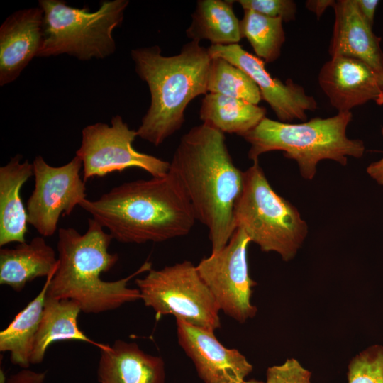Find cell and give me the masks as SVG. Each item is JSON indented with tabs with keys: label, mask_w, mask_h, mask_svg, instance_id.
<instances>
[{
	"label": "cell",
	"mask_w": 383,
	"mask_h": 383,
	"mask_svg": "<svg viewBox=\"0 0 383 383\" xmlns=\"http://www.w3.org/2000/svg\"><path fill=\"white\" fill-rule=\"evenodd\" d=\"M170 171L207 228L211 253L218 252L236 229L233 211L243 187V172L234 165L224 133L204 123L192 128L181 138Z\"/></svg>",
	"instance_id": "cell-1"
},
{
	"label": "cell",
	"mask_w": 383,
	"mask_h": 383,
	"mask_svg": "<svg viewBox=\"0 0 383 383\" xmlns=\"http://www.w3.org/2000/svg\"><path fill=\"white\" fill-rule=\"evenodd\" d=\"M79 206L123 243H160L187 235L195 223L192 207L175 176L126 182Z\"/></svg>",
	"instance_id": "cell-2"
},
{
	"label": "cell",
	"mask_w": 383,
	"mask_h": 383,
	"mask_svg": "<svg viewBox=\"0 0 383 383\" xmlns=\"http://www.w3.org/2000/svg\"><path fill=\"white\" fill-rule=\"evenodd\" d=\"M113 238L94 218H89L84 234L73 228L58 230L57 266L52 274L46 296L76 301L82 312L99 313L141 299L138 289L128 287L134 277L152 269L146 261L131 275L104 281L101 274L109 271L118 255L109 252Z\"/></svg>",
	"instance_id": "cell-3"
},
{
	"label": "cell",
	"mask_w": 383,
	"mask_h": 383,
	"mask_svg": "<svg viewBox=\"0 0 383 383\" xmlns=\"http://www.w3.org/2000/svg\"><path fill=\"white\" fill-rule=\"evenodd\" d=\"M131 56L138 77L148 86L150 104L138 136L159 146L178 131L188 104L206 95L211 57L200 42L190 40L173 56L162 55L158 45L133 49Z\"/></svg>",
	"instance_id": "cell-4"
},
{
	"label": "cell",
	"mask_w": 383,
	"mask_h": 383,
	"mask_svg": "<svg viewBox=\"0 0 383 383\" xmlns=\"http://www.w3.org/2000/svg\"><path fill=\"white\" fill-rule=\"evenodd\" d=\"M352 118L351 111H344L293 124L265 117L242 137L250 144L249 159L255 161L265 152L282 151L284 157L297 162L301 175L311 180L322 160H333L345 166L347 156L360 158L363 155V142L346 135Z\"/></svg>",
	"instance_id": "cell-5"
},
{
	"label": "cell",
	"mask_w": 383,
	"mask_h": 383,
	"mask_svg": "<svg viewBox=\"0 0 383 383\" xmlns=\"http://www.w3.org/2000/svg\"><path fill=\"white\" fill-rule=\"evenodd\" d=\"M128 0L102 1L99 9L75 8L62 0H40L43 43L38 57L67 54L79 60L104 59L116 45L113 31L122 24Z\"/></svg>",
	"instance_id": "cell-6"
},
{
	"label": "cell",
	"mask_w": 383,
	"mask_h": 383,
	"mask_svg": "<svg viewBox=\"0 0 383 383\" xmlns=\"http://www.w3.org/2000/svg\"><path fill=\"white\" fill-rule=\"evenodd\" d=\"M243 172V187L235 205V228L243 230L262 251L291 260L301 248L308 226L298 210L269 184L258 160Z\"/></svg>",
	"instance_id": "cell-7"
},
{
	"label": "cell",
	"mask_w": 383,
	"mask_h": 383,
	"mask_svg": "<svg viewBox=\"0 0 383 383\" xmlns=\"http://www.w3.org/2000/svg\"><path fill=\"white\" fill-rule=\"evenodd\" d=\"M135 282L140 299L157 316L174 315L176 320L213 331L221 328L218 304L192 262L152 268Z\"/></svg>",
	"instance_id": "cell-8"
},
{
	"label": "cell",
	"mask_w": 383,
	"mask_h": 383,
	"mask_svg": "<svg viewBox=\"0 0 383 383\" xmlns=\"http://www.w3.org/2000/svg\"><path fill=\"white\" fill-rule=\"evenodd\" d=\"M137 136V131L131 129L119 115L111 118V126L99 122L84 127L76 151L82 162L83 180L134 167L152 177L166 174L170 162L137 151L133 147Z\"/></svg>",
	"instance_id": "cell-9"
},
{
	"label": "cell",
	"mask_w": 383,
	"mask_h": 383,
	"mask_svg": "<svg viewBox=\"0 0 383 383\" xmlns=\"http://www.w3.org/2000/svg\"><path fill=\"white\" fill-rule=\"evenodd\" d=\"M250 243L246 233L236 228L223 248L196 265L220 311L240 323L257 313L256 306L251 303L252 289L257 283L249 274L247 249Z\"/></svg>",
	"instance_id": "cell-10"
},
{
	"label": "cell",
	"mask_w": 383,
	"mask_h": 383,
	"mask_svg": "<svg viewBox=\"0 0 383 383\" xmlns=\"http://www.w3.org/2000/svg\"><path fill=\"white\" fill-rule=\"evenodd\" d=\"M34 189L26 203L28 224L43 237L52 236L61 216L70 215L86 199L81 178V159L75 155L67 164L54 167L38 155L33 161Z\"/></svg>",
	"instance_id": "cell-11"
},
{
	"label": "cell",
	"mask_w": 383,
	"mask_h": 383,
	"mask_svg": "<svg viewBox=\"0 0 383 383\" xmlns=\"http://www.w3.org/2000/svg\"><path fill=\"white\" fill-rule=\"evenodd\" d=\"M211 57H221L245 72L256 84L262 99L271 107L281 122L294 119L305 121L306 111H314L318 104L313 96L305 92L303 87L291 79L283 82L272 77L265 67V62L245 50L238 43L213 45L208 48Z\"/></svg>",
	"instance_id": "cell-12"
},
{
	"label": "cell",
	"mask_w": 383,
	"mask_h": 383,
	"mask_svg": "<svg viewBox=\"0 0 383 383\" xmlns=\"http://www.w3.org/2000/svg\"><path fill=\"white\" fill-rule=\"evenodd\" d=\"M179 345L204 383H243L252 365L236 349L223 346L214 331L177 319Z\"/></svg>",
	"instance_id": "cell-13"
},
{
	"label": "cell",
	"mask_w": 383,
	"mask_h": 383,
	"mask_svg": "<svg viewBox=\"0 0 383 383\" xmlns=\"http://www.w3.org/2000/svg\"><path fill=\"white\" fill-rule=\"evenodd\" d=\"M321 89L338 112L350 111L383 89V76L356 58L336 56L325 62L318 77Z\"/></svg>",
	"instance_id": "cell-14"
},
{
	"label": "cell",
	"mask_w": 383,
	"mask_h": 383,
	"mask_svg": "<svg viewBox=\"0 0 383 383\" xmlns=\"http://www.w3.org/2000/svg\"><path fill=\"white\" fill-rule=\"evenodd\" d=\"M43 12L33 7L9 16L0 27V85L15 81L43 43Z\"/></svg>",
	"instance_id": "cell-15"
},
{
	"label": "cell",
	"mask_w": 383,
	"mask_h": 383,
	"mask_svg": "<svg viewBox=\"0 0 383 383\" xmlns=\"http://www.w3.org/2000/svg\"><path fill=\"white\" fill-rule=\"evenodd\" d=\"M333 9L335 21L328 47L331 57L356 58L383 76L381 38L362 16L355 0H338Z\"/></svg>",
	"instance_id": "cell-16"
},
{
	"label": "cell",
	"mask_w": 383,
	"mask_h": 383,
	"mask_svg": "<svg viewBox=\"0 0 383 383\" xmlns=\"http://www.w3.org/2000/svg\"><path fill=\"white\" fill-rule=\"evenodd\" d=\"M99 350V383H165L163 360L145 353L135 343L116 340Z\"/></svg>",
	"instance_id": "cell-17"
},
{
	"label": "cell",
	"mask_w": 383,
	"mask_h": 383,
	"mask_svg": "<svg viewBox=\"0 0 383 383\" xmlns=\"http://www.w3.org/2000/svg\"><path fill=\"white\" fill-rule=\"evenodd\" d=\"M16 155L0 167V246L26 243L28 212L21 199L23 184L33 176V165Z\"/></svg>",
	"instance_id": "cell-18"
},
{
	"label": "cell",
	"mask_w": 383,
	"mask_h": 383,
	"mask_svg": "<svg viewBox=\"0 0 383 383\" xmlns=\"http://www.w3.org/2000/svg\"><path fill=\"white\" fill-rule=\"evenodd\" d=\"M57 266L54 249L44 237H34L29 243L0 250V284L21 292L27 283L48 277Z\"/></svg>",
	"instance_id": "cell-19"
},
{
	"label": "cell",
	"mask_w": 383,
	"mask_h": 383,
	"mask_svg": "<svg viewBox=\"0 0 383 383\" xmlns=\"http://www.w3.org/2000/svg\"><path fill=\"white\" fill-rule=\"evenodd\" d=\"M80 311L79 305L73 300L46 296L30 364L42 362L48 348L57 341L77 340L91 343L99 349L103 347L104 344L92 340L80 330L77 323Z\"/></svg>",
	"instance_id": "cell-20"
},
{
	"label": "cell",
	"mask_w": 383,
	"mask_h": 383,
	"mask_svg": "<svg viewBox=\"0 0 383 383\" xmlns=\"http://www.w3.org/2000/svg\"><path fill=\"white\" fill-rule=\"evenodd\" d=\"M233 1L199 0L186 30L191 40H209L213 45L237 44L242 38L240 20L233 9Z\"/></svg>",
	"instance_id": "cell-21"
},
{
	"label": "cell",
	"mask_w": 383,
	"mask_h": 383,
	"mask_svg": "<svg viewBox=\"0 0 383 383\" xmlns=\"http://www.w3.org/2000/svg\"><path fill=\"white\" fill-rule=\"evenodd\" d=\"M266 109L244 100L207 93L202 99L199 118L222 133L243 136L266 117Z\"/></svg>",
	"instance_id": "cell-22"
},
{
	"label": "cell",
	"mask_w": 383,
	"mask_h": 383,
	"mask_svg": "<svg viewBox=\"0 0 383 383\" xmlns=\"http://www.w3.org/2000/svg\"><path fill=\"white\" fill-rule=\"evenodd\" d=\"M55 270L46 277L40 293L0 332V351L9 352L11 362L23 369H28L30 365L34 340L41 321L48 287Z\"/></svg>",
	"instance_id": "cell-23"
},
{
	"label": "cell",
	"mask_w": 383,
	"mask_h": 383,
	"mask_svg": "<svg viewBox=\"0 0 383 383\" xmlns=\"http://www.w3.org/2000/svg\"><path fill=\"white\" fill-rule=\"evenodd\" d=\"M241 20V36L252 47L257 57L266 62L278 59L285 41L282 19L271 18L252 10L245 9Z\"/></svg>",
	"instance_id": "cell-24"
},
{
	"label": "cell",
	"mask_w": 383,
	"mask_h": 383,
	"mask_svg": "<svg viewBox=\"0 0 383 383\" xmlns=\"http://www.w3.org/2000/svg\"><path fill=\"white\" fill-rule=\"evenodd\" d=\"M207 91L255 105L262 99L259 88L253 80L241 69L221 57H211Z\"/></svg>",
	"instance_id": "cell-25"
},
{
	"label": "cell",
	"mask_w": 383,
	"mask_h": 383,
	"mask_svg": "<svg viewBox=\"0 0 383 383\" xmlns=\"http://www.w3.org/2000/svg\"><path fill=\"white\" fill-rule=\"evenodd\" d=\"M348 383H383V345H372L350 360Z\"/></svg>",
	"instance_id": "cell-26"
},
{
	"label": "cell",
	"mask_w": 383,
	"mask_h": 383,
	"mask_svg": "<svg viewBox=\"0 0 383 383\" xmlns=\"http://www.w3.org/2000/svg\"><path fill=\"white\" fill-rule=\"evenodd\" d=\"M245 9L252 10L271 18H280L283 21L295 20L296 4L292 0H238L234 1Z\"/></svg>",
	"instance_id": "cell-27"
},
{
	"label": "cell",
	"mask_w": 383,
	"mask_h": 383,
	"mask_svg": "<svg viewBox=\"0 0 383 383\" xmlns=\"http://www.w3.org/2000/svg\"><path fill=\"white\" fill-rule=\"evenodd\" d=\"M311 372L294 358L267 369L266 383H311Z\"/></svg>",
	"instance_id": "cell-28"
},
{
	"label": "cell",
	"mask_w": 383,
	"mask_h": 383,
	"mask_svg": "<svg viewBox=\"0 0 383 383\" xmlns=\"http://www.w3.org/2000/svg\"><path fill=\"white\" fill-rule=\"evenodd\" d=\"M45 377L44 372H35L28 369H23L10 376L6 383H44Z\"/></svg>",
	"instance_id": "cell-29"
},
{
	"label": "cell",
	"mask_w": 383,
	"mask_h": 383,
	"mask_svg": "<svg viewBox=\"0 0 383 383\" xmlns=\"http://www.w3.org/2000/svg\"><path fill=\"white\" fill-rule=\"evenodd\" d=\"M355 3L362 16L372 27L376 9L379 1L378 0H355Z\"/></svg>",
	"instance_id": "cell-30"
},
{
	"label": "cell",
	"mask_w": 383,
	"mask_h": 383,
	"mask_svg": "<svg viewBox=\"0 0 383 383\" xmlns=\"http://www.w3.org/2000/svg\"><path fill=\"white\" fill-rule=\"evenodd\" d=\"M375 101L378 105L383 106V93L380 94ZM382 133L383 135V128ZM367 172L379 184L383 185V158L370 164L367 168Z\"/></svg>",
	"instance_id": "cell-31"
},
{
	"label": "cell",
	"mask_w": 383,
	"mask_h": 383,
	"mask_svg": "<svg viewBox=\"0 0 383 383\" xmlns=\"http://www.w3.org/2000/svg\"><path fill=\"white\" fill-rule=\"evenodd\" d=\"M335 1L334 0H308L305 5L307 9L313 12L319 18L328 7L333 8Z\"/></svg>",
	"instance_id": "cell-32"
},
{
	"label": "cell",
	"mask_w": 383,
	"mask_h": 383,
	"mask_svg": "<svg viewBox=\"0 0 383 383\" xmlns=\"http://www.w3.org/2000/svg\"><path fill=\"white\" fill-rule=\"evenodd\" d=\"M243 383H266V382H263L258 381V380H256V379H250V380H248V381L245 380Z\"/></svg>",
	"instance_id": "cell-33"
},
{
	"label": "cell",
	"mask_w": 383,
	"mask_h": 383,
	"mask_svg": "<svg viewBox=\"0 0 383 383\" xmlns=\"http://www.w3.org/2000/svg\"><path fill=\"white\" fill-rule=\"evenodd\" d=\"M382 93H383V89H382Z\"/></svg>",
	"instance_id": "cell-34"
}]
</instances>
